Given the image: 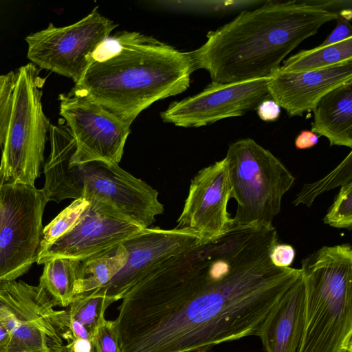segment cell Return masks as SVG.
<instances>
[{"label": "cell", "mask_w": 352, "mask_h": 352, "mask_svg": "<svg viewBox=\"0 0 352 352\" xmlns=\"http://www.w3.org/2000/svg\"><path fill=\"white\" fill-rule=\"evenodd\" d=\"M339 17L324 5L267 1L208 32L206 43L190 55L195 69H206L212 84L268 78L303 41Z\"/></svg>", "instance_id": "1"}, {"label": "cell", "mask_w": 352, "mask_h": 352, "mask_svg": "<svg viewBox=\"0 0 352 352\" xmlns=\"http://www.w3.org/2000/svg\"><path fill=\"white\" fill-rule=\"evenodd\" d=\"M118 35V50L94 61L71 91L131 125L155 102L186 91L196 69L190 52L179 51L139 32L124 31Z\"/></svg>", "instance_id": "2"}, {"label": "cell", "mask_w": 352, "mask_h": 352, "mask_svg": "<svg viewBox=\"0 0 352 352\" xmlns=\"http://www.w3.org/2000/svg\"><path fill=\"white\" fill-rule=\"evenodd\" d=\"M303 331L298 352H352V248L323 246L301 261Z\"/></svg>", "instance_id": "3"}, {"label": "cell", "mask_w": 352, "mask_h": 352, "mask_svg": "<svg viewBox=\"0 0 352 352\" xmlns=\"http://www.w3.org/2000/svg\"><path fill=\"white\" fill-rule=\"evenodd\" d=\"M45 80L32 63L15 72L10 118L2 146L0 185L34 186L40 176L52 124L41 101Z\"/></svg>", "instance_id": "4"}, {"label": "cell", "mask_w": 352, "mask_h": 352, "mask_svg": "<svg viewBox=\"0 0 352 352\" xmlns=\"http://www.w3.org/2000/svg\"><path fill=\"white\" fill-rule=\"evenodd\" d=\"M237 202L234 224L271 226L294 176L270 151L251 138L230 144L224 157Z\"/></svg>", "instance_id": "5"}, {"label": "cell", "mask_w": 352, "mask_h": 352, "mask_svg": "<svg viewBox=\"0 0 352 352\" xmlns=\"http://www.w3.org/2000/svg\"><path fill=\"white\" fill-rule=\"evenodd\" d=\"M39 285L0 282V320L10 336L8 352H64L67 310H56Z\"/></svg>", "instance_id": "6"}, {"label": "cell", "mask_w": 352, "mask_h": 352, "mask_svg": "<svg viewBox=\"0 0 352 352\" xmlns=\"http://www.w3.org/2000/svg\"><path fill=\"white\" fill-rule=\"evenodd\" d=\"M47 203L34 186L0 185V282L16 280L36 262Z\"/></svg>", "instance_id": "7"}, {"label": "cell", "mask_w": 352, "mask_h": 352, "mask_svg": "<svg viewBox=\"0 0 352 352\" xmlns=\"http://www.w3.org/2000/svg\"><path fill=\"white\" fill-rule=\"evenodd\" d=\"M117 26L94 8L81 20L67 26L50 23L45 29L25 37L27 57L38 68L79 82L98 47Z\"/></svg>", "instance_id": "8"}, {"label": "cell", "mask_w": 352, "mask_h": 352, "mask_svg": "<svg viewBox=\"0 0 352 352\" xmlns=\"http://www.w3.org/2000/svg\"><path fill=\"white\" fill-rule=\"evenodd\" d=\"M58 99L60 115L76 142L69 171L75 184L82 188L76 167L94 161L118 164L131 125L98 103L71 91L60 95Z\"/></svg>", "instance_id": "9"}, {"label": "cell", "mask_w": 352, "mask_h": 352, "mask_svg": "<svg viewBox=\"0 0 352 352\" xmlns=\"http://www.w3.org/2000/svg\"><path fill=\"white\" fill-rule=\"evenodd\" d=\"M77 168L82 197L87 201L107 204L143 228L151 226L155 217L164 212L158 192L118 164L94 161Z\"/></svg>", "instance_id": "10"}, {"label": "cell", "mask_w": 352, "mask_h": 352, "mask_svg": "<svg viewBox=\"0 0 352 352\" xmlns=\"http://www.w3.org/2000/svg\"><path fill=\"white\" fill-rule=\"evenodd\" d=\"M206 242L190 229L143 228L122 244L128 253L124 267L108 283L88 293L120 300L138 282L177 256Z\"/></svg>", "instance_id": "11"}, {"label": "cell", "mask_w": 352, "mask_h": 352, "mask_svg": "<svg viewBox=\"0 0 352 352\" xmlns=\"http://www.w3.org/2000/svg\"><path fill=\"white\" fill-rule=\"evenodd\" d=\"M269 80L270 77L226 85L210 83L201 92L171 103L161 118L178 126L200 127L242 116L270 98Z\"/></svg>", "instance_id": "12"}, {"label": "cell", "mask_w": 352, "mask_h": 352, "mask_svg": "<svg viewBox=\"0 0 352 352\" xmlns=\"http://www.w3.org/2000/svg\"><path fill=\"white\" fill-rule=\"evenodd\" d=\"M76 224L38 252L36 263L58 257L82 260L120 244L143 229L109 206L89 200Z\"/></svg>", "instance_id": "13"}, {"label": "cell", "mask_w": 352, "mask_h": 352, "mask_svg": "<svg viewBox=\"0 0 352 352\" xmlns=\"http://www.w3.org/2000/svg\"><path fill=\"white\" fill-rule=\"evenodd\" d=\"M230 198L231 184L223 158L193 177L176 228L192 230L206 241L221 236L234 225L227 209Z\"/></svg>", "instance_id": "14"}, {"label": "cell", "mask_w": 352, "mask_h": 352, "mask_svg": "<svg viewBox=\"0 0 352 352\" xmlns=\"http://www.w3.org/2000/svg\"><path fill=\"white\" fill-rule=\"evenodd\" d=\"M350 80L352 60L304 72H285L279 68L270 77L267 88L270 98L289 117H294L312 110L326 94Z\"/></svg>", "instance_id": "15"}, {"label": "cell", "mask_w": 352, "mask_h": 352, "mask_svg": "<svg viewBox=\"0 0 352 352\" xmlns=\"http://www.w3.org/2000/svg\"><path fill=\"white\" fill-rule=\"evenodd\" d=\"M305 287L300 277L261 323L257 336L265 352H298L304 320Z\"/></svg>", "instance_id": "16"}, {"label": "cell", "mask_w": 352, "mask_h": 352, "mask_svg": "<svg viewBox=\"0 0 352 352\" xmlns=\"http://www.w3.org/2000/svg\"><path fill=\"white\" fill-rule=\"evenodd\" d=\"M50 153L44 166L45 183L41 189L47 202H59L65 199H77L82 191L73 182L69 171L70 158L76 149V142L65 124H51Z\"/></svg>", "instance_id": "17"}, {"label": "cell", "mask_w": 352, "mask_h": 352, "mask_svg": "<svg viewBox=\"0 0 352 352\" xmlns=\"http://www.w3.org/2000/svg\"><path fill=\"white\" fill-rule=\"evenodd\" d=\"M311 131L332 146L352 148V80L329 91L314 108Z\"/></svg>", "instance_id": "18"}, {"label": "cell", "mask_w": 352, "mask_h": 352, "mask_svg": "<svg viewBox=\"0 0 352 352\" xmlns=\"http://www.w3.org/2000/svg\"><path fill=\"white\" fill-rule=\"evenodd\" d=\"M128 253L122 243L79 260L75 296L88 293L108 283L125 265Z\"/></svg>", "instance_id": "19"}, {"label": "cell", "mask_w": 352, "mask_h": 352, "mask_svg": "<svg viewBox=\"0 0 352 352\" xmlns=\"http://www.w3.org/2000/svg\"><path fill=\"white\" fill-rule=\"evenodd\" d=\"M80 261L58 257L44 263L39 285L52 297L56 305L69 307L75 296Z\"/></svg>", "instance_id": "20"}, {"label": "cell", "mask_w": 352, "mask_h": 352, "mask_svg": "<svg viewBox=\"0 0 352 352\" xmlns=\"http://www.w3.org/2000/svg\"><path fill=\"white\" fill-rule=\"evenodd\" d=\"M350 60H352V37L329 45L300 51L284 61L280 69L285 72H304Z\"/></svg>", "instance_id": "21"}, {"label": "cell", "mask_w": 352, "mask_h": 352, "mask_svg": "<svg viewBox=\"0 0 352 352\" xmlns=\"http://www.w3.org/2000/svg\"><path fill=\"white\" fill-rule=\"evenodd\" d=\"M117 301L102 294L85 293L76 295L67 309L70 318L84 326L92 335L104 318L107 307Z\"/></svg>", "instance_id": "22"}, {"label": "cell", "mask_w": 352, "mask_h": 352, "mask_svg": "<svg viewBox=\"0 0 352 352\" xmlns=\"http://www.w3.org/2000/svg\"><path fill=\"white\" fill-rule=\"evenodd\" d=\"M352 182V152L323 178L309 184H305L296 195L292 204H304L311 207L314 200L321 194Z\"/></svg>", "instance_id": "23"}, {"label": "cell", "mask_w": 352, "mask_h": 352, "mask_svg": "<svg viewBox=\"0 0 352 352\" xmlns=\"http://www.w3.org/2000/svg\"><path fill=\"white\" fill-rule=\"evenodd\" d=\"M87 205L88 201L83 197L74 199L69 206L47 225L43 230L39 252L67 232L76 224Z\"/></svg>", "instance_id": "24"}, {"label": "cell", "mask_w": 352, "mask_h": 352, "mask_svg": "<svg viewBox=\"0 0 352 352\" xmlns=\"http://www.w3.org/2000/svg\"><path fill=\"white\" fill-rule=\"evenodd\" d=\"M324 224L336 228L352 227V182L341 186L323 219Z\"/></svg>", "instance_id": "25"}, {"label": "cell", "mask_w": 352, "mask_h": 352, "mask_svg": "<svg viewBox=\"0 0 352 352\" xmlns=\"http://www.w3.org/2000/svg\"><path fill=\"white\" fill-rule=\"evenodd\" d=\"M14 81L15 72L0 75V146H3L9 124Z\"/></svg>", "instance_id": "26"}, {"label": "cell", "mask_w": 352, "mask_h": 352, "mask_svg": "<svg viewBox=\"0 0 352 352\" xmlns=\"http://www.w3.org/2000/svg\"><path fill=\"white\" fill-rule=\"evenodd\" d=\"M91 352H121L115 320L103 318L91 338Z\"/></svg>", "instance_id": "27"}, {"label": "cell", "mask_w": 352, "mask_h": 352, "mask_svg": "<svg viewBox=\"0 0 352 352\" xmlns=\"http://www.w3.org/2000/svg\"><path fill=\"white\" fill-rule=\"evenodd\" d=\"M296 251L289 244L277 243L272 249L270 258L272 263L278 267H289L295 258Z\"/></svg>", "instance_id": "28"}, {"label": "cell", "mask_w": 352, "mask_h": 352, "mask_svg": "<svg viewBox=\"0 0 352 352\" xmlns=\"http://www.w3.org/2000/svg\"><path fill=\"white\" fill-rule=\"evenodd\" d=\"M336 21H338V23L335 29L320 46L337 43L352 37L351 25L349 20L340 16Z\"/></svg>", "instance_id": "29"}, {"label": "cell", "mask_w": 352, "mask_h": 352, "mask_svg": "<svg viewBox=\"0 0 352 352\" xmlns=\"http://www.w3.org/2000/svg\"><path fill=\"white\" fill-rule=\"evenodd\" d=\"M256 110L259 118L265 122L276 121L281 112L280 107L271 98L261 102Z\"/></svg>", "instance_id": "30"}, {"label": "cell", "mask_w": 352, "mask_h": 352, "mask_svg": "<svg viewBox=\"0 0 352 352\" xmlns=\"http://www.w3.org/2000/svg\"><path fill=\"white\" fill-rule=\"evenodd\" d=\"M319 136L311 131L303 130L295 139V146L298 149L310 148L318 143Z\"/></svg>", "instance_id": "31"}, {"label": "cell", "mask_w": 352, "mask_h": 352, "mask_svg": "<svg viewBox=\"0 0 352 352\" xmlns=\"http://www.w3.org/2000/svg\"><path fill=\"white\" fill-rule=\"evenodd\" d=\"M65 345L64 352H91V341L84 338L70 337Z\"/></svg>", "instance_id": "32"}, {"label": "cell", "mask_w": 352, "mask_h": 352, "mask_svg": "<svg viewBox=\"0 0 352 352\" xmlns=\"http://www.w3.org/2000/svg\"><path fill=\"white\" fill-rule=\"evenodd\" d=\"M10 342L8 330L0 320V352H8Z\"/></svg>", "instance_id": "33"}]
</instances>
